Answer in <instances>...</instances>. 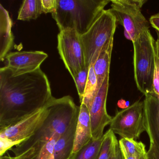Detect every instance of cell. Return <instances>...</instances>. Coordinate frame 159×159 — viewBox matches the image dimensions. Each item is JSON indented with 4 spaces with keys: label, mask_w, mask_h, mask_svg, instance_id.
<instances>
[{
    "label": "cell",
    "mask_w": 159,
    "mask_h": 159,
    "mask_svg": "<svg viewBox=\"0 0 159 159\" xmlns=\"http://www.w3.org/2000/svg\"><path fill=\"white\" fill-rule=\"evenodd\" d=\"M50 82L41 68L14 75L0 69V130L43 108L53 98Z\"/></svg>",
    "instance_id": "cell-1"
},
{
    "label": "cell",
    "mask_w": 159,
    "mask_h": 159,
    "mask_svg": "<svg viewBox=\"0 0 159 159\" xmlns=\"http://www.w3.org/2000/svg\"><path fill=\"white\" fill-rule=\"evenodd\" d=\"M22 141H13L8 139L0 138V155H2L8 150L15 146H17L22 143Z\"/></svg>",
    "instance_id": "cell-25"
},
{
    "label": "cell",
    "mask_w": 159,
    "mask_h": 159,
    "mask_svg": "<svg viewBox=\"0 0 159 159\" xmlns=\"http://www.w3.org/2000/svg\"><path fill=\"white\" fill-rule=\"evenodd\" d=\"M148 159H159V151L152 144H150L148 151Z\"/></svg>",
    "instance_id": "cell-27"
},
{
    "label": "cell",
    "mask_w": 159,
    "mask_h": 159,
    "mask_svg": "<svg viewBox=\"0 0 159 159\" xmlns=\"http://www.w3.org/2000/svg\"><path fill=\"white\" fill-rule=\"evenodd\" d=\"M43 13L41 0H25L19 10L17 19L28 21L36 20Z\"/></svg>",
    "instance_id": "cell-18"
},
{
    "label": "cell",
    "mask_w": 159,
    "mask_h": 159,
    "mask_svg": "<svg viewBox=\"0 0 159 159\" xmlns=\"http://www.w3.org/2000/svg\"><path fill=\"white\" fill-rule=\"evenodd\" d=\"M92 139L93 137L89 108L85 104L81 103L72 154L79 152Z\"/></svg>",
    "instance_id": "cell-13"
},
{
    "label": "cell",
    "mask_w": 159,
    "mask_h": 159,
    "mask_svg": "<svg viewBox=\"0 0 159 159\" xmlns=\"http://www.w3.org/2000/svg\"><path fill=\"white\" fill-rule=\"evenodd\" d=\"M154 52V73L153 92L159 95V32H157V39L153 44Z\"/></svg>",
    "instance_id": "cell-22"
},
{
    "label": "cell",
    "mask_w": 159,
    "mask_h": 159,
    "mask_svg": "<svg viewBox=\"0 0 159 159\" xmlns=\"http://www.w3.org/2000/svg\"><path fill=\"white\" fill-rule=\"evenodd\" d=\"M117 23L110 10H104L89 30L80 36L86 67L94 65L102 49L114 39Z\"/></svg>",
    "instance_id": "cell-4"
},
{
    "label": "cell",
    "mask_w": 159,
    "mask_h": 159,
    "mask_svg": "<svg viewBox=\"0 0 159 159\" xmlns=\"http://www.w3.org/2000/svg\"><path fill=\"white\" fill-rule=\"evenodd\" d=\"M98 91L97 79L94 70L93 65H92L89 67L84 96L81 103L85 104L89 109Z\"/></svg>",
    "instance_id": "cell-21"
},
{
    "label": "cell",
    "mask_w": 159,
    "mask_h": 159,
    "mask_svg": "<svg viewBox=\"0 0 159 159\" xmlns=\"http://www.w3.org/2000/svg\"><path fill=\"white\" fill-rule=\"evenodd\" d=\"M115 134L110 129L104 134L98 159H124Z\"/></svg>",
    "instance_id": "cell-17"
},
{
    "label": "cell",
    "mask_w": 159,
    "mask_h": 159,
    "mask_svg": "<svg viewBox=\"0 0 159 159\" xmlns=\"http://www.w3.org/2000/svg\"><path fill=\"white\" fill-rule=\"evenodd\" d=\"M110 129L122 138L136 140L146 131L143 101H136L116 113L110 124Z\"/></svg>",
    "instance_id": "cell-7"
},
{
    "label": "cell",
    "mask_w": 159,
    "mask_h": 159,
    "mask_svg": "<svg viewBox=\"0 0 159 159\" xmlns=\"http://www.w3.org/2000/svg\"><path fill=\"white\" fill-rule=\"evenodd\" d=\"M149 22L152 26L156 30L157 32H159V13L152 16Z\"/></svg>",
    "instance_id": "cell-28"
},
{
    "label": "cell",
    "mask_w": 159,
    "mask_h": 159,
    "mask_svg": "<svg viewBox=\"0 0 159 159\" xmlns=\"http://www.w3.org/2000/svg\"><path fill=\"white\" fill-rule=\"evenodd\" d=\"M146 2V0L111 1V11L117 23L123 27L126 38L132 42L149 28V23L141 13Z\"/></svg>",
    "instance_id": "cell-6"
},
{
    "label": "cell",
    "mask_w": 159,
    "mask_h": 159,
    "mask_svg": "<svg viewBox=\"0 0 159 159\" xmlns=\"http://www.w3.org/2000/svg\"><path fill=\"white\" fill-rule=\"evenodd\" d=\"M88 72L89 68L85 67L73 79L76 84L81 103L82 102L84 96L85 87L88 79Z\"/></svg>",
    "instance_id": "cell-23"
},
{
    "label": "cell",
    "mask_w": 159,
    "mask_h": 159,
    "mask_svg": "<svg viewBox=\"0 0 159 159\" xmlns=\"http://www.w3.org/2000/svg\"><path fill=\"white\" fill-rule=\"evenodd\" d=\"M60 136H55L43 146L39 153L30 159H52L55 144Z\"/></svg>",
    "instance_id": "cell-24"
},
{
    "label": "cell",
    "mask_w": 159,
    "mask_h": 159,
    "mask_svg": "<svg viewBox=\"0 0 159 159\" xmlns=\"http://www.w3.org/2000/svg\"><path fill=\"white\" fill-rule=\"evenodd\" d=\"M12 27V21L9 12L0 4V60L2 62L13 46L14 37Z\"/></svg>",
    "instance_id": "cell-14"
},
{
    "label": "cell",
    "mask_w": 159,
    "mask_h": 159,
    "mask_svg": "<svg viewBox=\"0 0 159 159\" xmlns=\"http://www.w3.org/2000/svg\"><path fill=\"white\" fill-rule=\"evenodd\" d=\"M43 13H53L56 10L57 0H41Z\"/></svg>",
    "instance_id": "cell-26"
},
{
    "label": "cell",
    "mask_w": 159,
    "mask_h": 159,
    "mask_svg": "<svg viewBox=\"0 0 159 159\" xmlns=\"http://www.w3.org/2000/svg\"><path fill=\"white\" fill-rule=\"evenodd\" d=\"M57 50L73 79L86 67L80 35L75 30L68 29L60 31L57 35Z\"/></svg>",
    "instance_id": "cell-8"
},
{
    "label": "cell",
    "mask_w": 159,
    "mask_h": 159,
    "mask_svg": "<svg viewBox=\"0 0 159 159\" xmlns=\"http://www.w3.org/2000/svg\"><path fill=\"white\" fill-rule=\"evenodd\" d=\"M102 138L97 140L92 139L79 152L72 154L70 159H98Z\"/></svg>",
    "instance_id": "cell-20"
},
{
    "label": "cell",
    "mask_w": 159,
    "mask_h": 159,
    "mask_svg": "<svg viewBox=\"0 0 159 159\" xmlns=\"http://www.w3.org/2000/svg\"><path fill=\"white\" fill-rule=\"evenodd\" d=\"M144 111L146 131L152 144L159 151V95L153 92L145 95Z\"/></svg>",
    "instance_id": "cell-12"
},
{
    "label": "cell",
    "mask_w": 159,
    "mask_h": 159,
    "mask_svg": "<svg viewBox=\"0 0 159 159\" xmlns=\"http://www.w3.org/2000/svg\"><path fill=\"white\" fill-rule=\"evenodd\" d=\"M109 80V74L106 76L89 109L92 137L94 140L103 137L104 129L110 124L112 119L108 114L107 110Z\"/></svg>",
    "instance_id": "cell-9"
},
{
    "label": "cell",
    "mask_w": 159,
    "mask_h": 159,
    "mask_svg": "<svg viewBox=\"0 0 159 159\" xmlns=\"http://www.w3.org/2000/svg\"><path fill=\"white\" fill-rule=\"evenodd\" d=\"M47 107L48 115L35 134L13 149L16 155H36L55 136L62 135L77 123L80 107L70 96L54 98Z\"/></svg>",
    "instance_id": "cell-2"
},
{
    "label": "cell",
    "mask_w": 159,
    "mask_h": 159,
    "mask_svg": "<svg viewBox=\"0 0 159 159\" xmlns=\"http://www.w3.org/2000/svg\"><path fill=\"white\" fill-rule=\"evenodd\" d=\"M124 159H148V153L145 155L142 156H138V157H134V156H126L124 157Z\"/></svg>",
    "instance_id": "cell-29"
},
{
    "label": "cell",
    "mask_w": 159,
    "mask_h": 159,
    "mask_svg": "<svg viewBox=\"0 0 159 159\" xmlns=\"http://www.w3.org/2000/svg\"><path fill=\"white\" fill-rule=\"evenodd\" d=\"M120 148L124 157L142 156L147 154L146 146L142 142L134 139L122 138L119 140Z\"/></svg>",
    "instance_id": "cell-19"
},
{
    "label": "cell",
    "mask_w": 159,
    "mask_h": 159,
    "mask_svg": "<svg viewBox=\"0 0 159 159\" xmlns=\"http://www.w3.org/2000/svg\"><path fill=\"white\" fill-rule=\"evenodd\" d=\"M42 51H24L10 52L6 56L7 66L14 75L35 71L40 68L43 62L48 57Z\"/></svg>",
    "instance_id": "cell-11"
},
{
    "label": "cell",
    "mask_w": 159,
    "mask_h": 159,
    "mask_svg": "<svg viewBox=\"0 0 159 159\" xmlns=\"http://www.w3.org/2000/svg\"><path fill=\"white\" fill-rule=\"evenodd\" d=\"M47 105L20 121L0 130V138L13 141H24L32 136L47 117Z\"/></svg>",
    "instance_id": "cell-10"
},
{
    "label": "cell",
    "mask_w": 159,
    "mask_h": 159,
    "mask_svg": "<svg viewBox=\"0 0 159 159\" xmlns=\"http://www.w3.org/2000/svg\"><path fill=\"white\" fill-rule=\"evenodd\" d=\"M1 159H16V157H11L10 156H4L2 157V156Z\"/></svg>",
    "instance_id": "cell-30"
},
{
    "label": "cell",
    "mask_w": 159,
    "mask_h": 159,
    "mask_svg": "<svg viewBox=\"0 0 159 159\" xmlns=\"http://www.w3.org/2000/svg\"><path fill=\"white\" fill-rule=\"evenodd\" d=\"M112 39L101 50L93 65L94 70L97 79L98 90H99L106 76L110 73L111 53L113 48Z\"/></svg>",
    "instance_id": "cell-16"
},
{
    "label": "cell",
    "mask_w": 159,
    "mask_h": 159,
    "mask_svg": "<svg viewBox=\"0 0 159 159\" xmlns=\"http://www.w3.org/2000/svg\"><path fill=\"white\" fill-rule=\"evenodd\" d=\"M154 41L150 31L147 30L132 42L135 81L138 89L144 95L153 92Z\"/></svg>",
    "instance_id": "cell-5"
},
{
    "label": "cell",
    "mask_w": 159,
    "mask_h": 159,
    "mask_svg": "<svg viewBox=\"0 0 159 159\" xmlns=\"http://www.w3.org/2000/svg\"><path fill=\"white\" fill-rule=\"evenodd\" d=\"M77 124L71 126L57 139L52 159H70L73 153Z\"/></svg>",
    "instance_id": "cell-15"
},
{
    "label": "cell",
    "mask_w": 159,
    "mask_h": 159,
    "mask_svg": "<svg viewBox=\"0 0 159 159\" xmlns=\"http://www.w3.org/2000/svg\"><path fill=\"white\" fill-rule=\"evenodd\" d=\"M52 13L60 31L75 30L80 36L90 28L110 0H57Z\"/></svg>",
    "instance_id": "cell-3"
}]
</instances>
